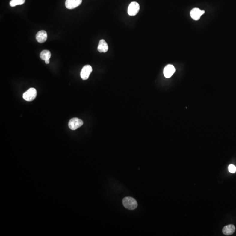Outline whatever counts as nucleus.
Returning <instances> with one entry per match:
<instances>
[{"instance_id": "nucleus-1", "label": "nucleus", "mask_w": 236, "mask_h": 236, "mask_svg": "<svg viewBox=\"0 0 236 236\" xmlns=\"http://www.w3.org/2000/svg\"><path fill=\"white\" fill-rule=\"evenodd\" d=\"M122 204L125 208L129 210H134L138 206L137 201L131 197L124 198L122 200Z\"/></svg>"}, {"instance_id": "nucleus-2", "label": "nucleus", "mask_w": 236, "mask_h": 236, "mask_svg": "<svg viewBox=\"0 0 236 236\" xmlns=\"http://www.w3.org/2000/svg\"><path fill=\"white\" fill-rule=\"evenodd\" d=\"M37 91L34 88H30L25 92L23 95L24 99L28 102L32 101L36 99Z\"/></svg>"}, {"instance_id": "nucleus-3", "label": "nucleus", "mask_w": 236, "mask_h": 236, "mask_svg": "<svg viewBox=\"0 0 236 236\" xmlns=\"http://www.w3.org/2000/svg\"><path fill=\"white\" fill-rule=\"evenodd\" d=\"M83 122L82 120L77 118H74L71 119L68 123V126L71 130H75L78 129L82 126Z\"/></svg>"}, {"instance_id": "nucleus-4", "label": "nucleus", "mask_w": 236, "mask_h": 236, "mask_svg": "<svg viewBox=\"0 0 236 236\" xmlns=\"http://www.w3.org/2000/svg\"><path fill=\"white\" fill-rule=\"evenodd\" d=\"M140 10V5L137 2H132L128 8V13L130 16H135Z\"/></svg>"}, {"instance_id": "nucleus-5", "label": "nucleus", "mask_w": 236, "mask_h": 236, "mask_svg": "<svg viewBox=\"0 0 236 236\" xmlns=\"http://www.w3.org/2000/svg\"><path fill=\"white\" fill-rule=\"evenodd\" d=\"M92 71V67L89 65H85L82 69L81 72V78L83 80H86L89 78Z\"/></svg>"}, {"instance_id": "nucleus-6", "label": "nucleus", "mask_w": 236, "mask_h": 236, "mask_svg": "<svg viewBox=\"0 0 236 236\" xmlns=\"http://www.w3.org/2000/svg\"><path fill=\"white\" fill-rule=\"evenodd\" d=\"M205 13L204 10H201L198 8H194L191 10L190 12V16L191 18L194 20H198L200 18L201 16Z\"/></svg>"}, {"instance_id": "nucleus-7", "label": "nucleus", "mask_w": 236, "mask_h": 236, "mask_svg": "<svg viewBox=\"0 0 236 236\" xmlns=\"http://www.w3.org/2000/svg\"><path fill=\"white\" fill-rule=\"evenodd\" d=\"M82 2V0H66V7L69 9H73L79 6Z\"/></svg>"}, {"instance_id": "nucleus-8", "label": "nucleus", "mask_w": 236, "mask_h": 236, "mask_svg": "<svg viewBox=\"0 0 236 236\" xmlns=\"http://www.w3.org/2000/svg\"><path fill=\"white\" fill-rule=\"evenodd\" d=\"M176 69L174 66L171 64L167 65L164 69V75L165 78H169L172 77Z\"/></svg>"}, {"instance_id": "nucleus-9", "label": "nucleus", "mask_w": 236, "mask_h": 236, "mask_svg": "<svg viewBox=\"0 0 236 236\" xmlns=\"http://www.w3.org/2000/svg\"><path fill=\"white\" fill-rule=\"evenodd\" d=\"M47 32L44 30L39 31L36 35V39L40 43H43L47 40Z\"/></svg>"}, {"instance_id": "nucleus-10", "label": "nucleus", "mask_w": 236, "mask_h": 236, "mask_svg": "<svg viewBox=\"0 0 236 236\" xmlns=\"http://www.w3.org/2000/svg\"><path fill=\"white\" fill-rule=\"evenodd\" d=\"M108 49L107 43L104 40H101L99 42L98 50L100 53H106Z\"/></svg>"}, {"instance_id": "nucleus-11", "label": "nucleus", "mask_w": 236, "mask_h": 236, "mask_svg": "<svg viewBox=\"0 0 236 236\" xmlns=\"http://www.w3.org/2000/svg\"><path fill=\"white\" fill-rule=\"evenodd\" d=\"M235 231V227L234 225L230 224L224 226L223 229V233L225 235L229 236L234 234Z\"/></svg>"}, {"instance_id": "nucleus-12", "label": "nucleus", "mask_w": 236, "mask_h": 236, "mask_svg": "<svg viewBox=\"0 0 236 236\" xmlns=\"http://www.w3.org/2000/svg\"><path fill=\"white\" fill-rule=\"evenodd\" d=\"M51 53L48 50H43L41 52L40 54V57L41 59L44 61L49 60L50 58H51Z\"/></svg>"}, {"instance_id": "nucleus-13", "label": "nucleus", "mask_w": 236, "mask_h": 236, "mask_svg": "<svg viewBox=\"0 0 236 236\" xmlns=\"http://www.w3.org/2000/svg\"><path fill=\"white\" fill-rule=\"evenodd\" d=\"M25 0H11L10 1V5L12 7H14L17 5H22L24 4Z\"/></svg>"}, {"instance_id": "nucleus-14", "label": "nucleus", "mask_w": 236, "mask_h": 236, "mask_svg": "<svg viewBox=\"0 0 236 236\" xmlns=\"http://www.w3.org/2000/svg\"><path fill=\"white\" fill-rule=\"evenodd\" d=\"M229 172L231 173H235L236 172V167L233 164H230L228 167Z\"/></svg>"}, {"instance_id": "nucleus-15", "label": "nucleus", "mask_w": 236, "mask_h": 236, "mask_svg": "<svg viewBox=\"0 0 236 236\" xmlns=\"http://www.w3.org/2000/svg\"><path fill=\"white\" fill-rule=\"evenodd\" d=\"M45 61V63H46V64H49V60H46Z\"/></svg>"}]
</instances>
